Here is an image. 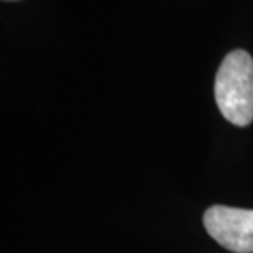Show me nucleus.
<instances>
[{"label": "nucleus", "instance_id": "nucleus-1", "mask_svg": "<svg viewBox=\"0 0 253 253\" xmlns=\"http://www.w3.org/2000/svg\"><path fill=\"white\" fill-rule=\"evenodd\" d=\"M222 116L235 126L253 121V59L247 51L229 52L220 64L214 85Z\"/></svg>", "mask_w": 253, "mask_h": 253}, {"label": "nucleus", "instance_id": "nucleus-2", "mask_svg": "<svg viewBox=\"0 0 253 253\" xmlns=\"http://www.w3.org/2000/svg\"><path fill=\"white\" fill-rule=\"evenodd\" d=\"M208 234L235 253H253V209L212 206L204 212Z\"/></svg>", "mask_w": 253, "mask_h": 253}]
</instances>
